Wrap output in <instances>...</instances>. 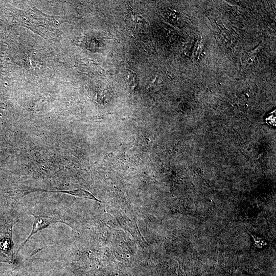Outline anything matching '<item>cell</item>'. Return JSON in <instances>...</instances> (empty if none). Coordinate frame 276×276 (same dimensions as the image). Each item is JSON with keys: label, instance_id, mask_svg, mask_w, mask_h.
<instances>
[{"label": "cell", "instance_id": "obj_3", "mask_svg": "<svg viewBox=\"0 0 276 276\" xmlns=\"http://www.w3.org/2000/svg\"><path fill=\"white\" fill-rule=\"evenodd\" d=\"M52 192L67 193V194L76 196L89 198L91 199L99 201L92 194H91L90 192L82 189H78L68 190V191H52Z\"/></svg>", "mask_w": 276, "mask_h": 276}, {"label": "cell", "instance_id": "obj_4", "mask_svg": "<svg viewBox=\"0 0 276 276\" xmlns=\"http://www.w3.org/2000/svg\"><path fill=\"white\" fill-rule=\"evenodd\" d=\"M125 80L129 86L134 87L138 84L136 74L132 71H128L125 75Z\"/></svg>", "mask_w": 276, "mask_h": 276}, {"label": "cell", "instance_id": "obj_2", "mask_svg": "<svg viewBox=\"0 0 276 276\" xmlns=\"http://www.w3.org/2000/svg\"><path fill=\"white\" fill-rule=\"evenodd\" d=\"M33 216L34 218V220L31 233L24 242L20 245L17 252L25 245L29 239L37 232L48 227L50 224L54 223H65L64 221H61V220L56 218L36 216L35 215H33Z\"/></svg>", "mask_w": 276, "mask_h": 276}, {"label": "cell", "instance_id": "obj_1", "mask_svg": "<svg viewBox=\"0 0 276 276\" xmlns=\"http://www.w3.org/2000/svg\"><path fill=\"white\" fill-rule=\"evenodd\" d=\"M125 20L127 28L134 33H144L148 29L149 24L145 18L130 8L127 10Z\"/></svg>", "mask_w": 276, "mask_h": 276}]
</instances>
